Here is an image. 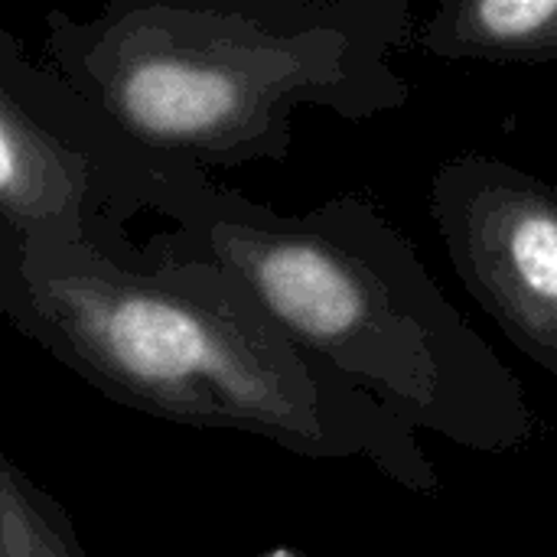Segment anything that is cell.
I'll list each match as a JSON object with an SVG mask.
<instances>
[{
  "mask_svg": "<svg viewBox=\"0 0 557 557\" xmlns=\"http://www.w3.org/2000/svg\"><path fill=\"white\" fill-rule=\"evenodd\" d=\"M0 317L117 405L304 460H366L414 496L441 493L418 431L300 349L215 264L0 242Z\"/></svg>",
  "mask_w": 557,
  "mask_h": 557,
  "instance_id": "1",
  "label": "cell"
},
{
  "mask_svg": "<svg viewBox=\"0 0 557 557\" xmlns=\"http://www.w3.org/2000/svg\"><path fill=\"white\" fill-rule=\"evenodd\" d=\"M0 557H85L75 522L0 450Z\"/></svg>",
  "mask_w": 557,
  "mask_h": 557,
  "instance_id": "7",
  "label": "cell"
},
{
  "mask_svg": "<svg viewBox=\"0 0 557 557\" xmlns=\"http://www.w3.org/2000/svg\"><path fill=\"white\" fill-rule=\"evenodd\" d=\"M411 0H114L46 16V69L153 163L287 160L294 114L362 124L411 101Z\"/></svg>",
  "mask_w": 557,
  "mask_h": 557,
  "instance_id": "3",
  "label": "cell"
},
{
  "mask_svg": "<svg viewBox=\"0 0 557 557\" xmlns=\"http://www.w3.org/2000/svg\"><path fill=\"white\" fill-rule=\"evenodd\" d=\"M160 170L0 29V242L137 258L117 235L150 209Z\"/></svg>",
  "mask_w": 557,
  "mask_h": 557,
  "instance_id": "4",
  "label": "cell"
},
{
  "mask_svg": "<svg viewBox=\"0 0 557 557\" xmlns=\"http://www.w3.org/2000/svg\"><path fill=\"white\" fill-rule=\"evenodd\" d=\"M418 46L450 62H557V0H441L418 26Z\"/></svg>",
  "mask_w": 557,
  "mask_h": 557,
  "instance_id": "6",
  "label": "cell"
},
{
  "mask_svg": "<svg viewBox=\"0 0 557 557\" xmlns=\"http://www.w3.org/2000/svg\"><path fill=\"white\" fill-rule=\"evenodd\" d=\"M428 212L463 290L557 379L555 183L490 153H460L434 170Z\"/></svg>",
  "mask_w": 557,
  "mask_h": 557,
  "instance_id": "5",
  "label": "cell"
},
{
  "mask_svg": "<svg viewBox=\"0 0 557 557\" xmlns=\"http://www.w3.org/2000/svg\"><path fill=\"white\" fill-rule=\"evenodd\" d=\"M147 212L166 228L144 258L222 268L300 349L414 431L476 454H519L539 441L522 382L369 199L277 212L199 166L163 163Z\"/></svg>",
  "mask_w": 557,
  "mask_h": 557,
  "instance_id": "2",
  "label": "cell"
}]
</instances>
